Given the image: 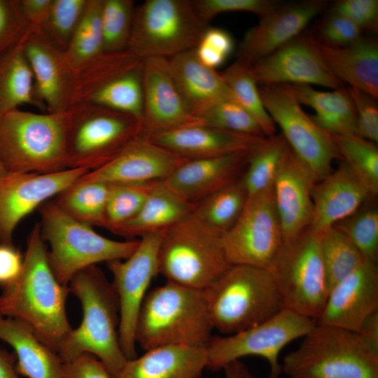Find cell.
Here are the masks:
<instances>
[{"mask_svg":"<svg viewBox=\"0 0 378 378\" xmlns=\"http://www.w3.org/2000/svg\"><path fill=\"white\" fill-rule=\"evenodd\" d=\"M45 244L40 225L36 223L27 239L20 275L2 288L0 313L26 323L43 344L57 353L73 329L66 311L70 291L54 275Z\"/></svg>","mask_w":378,"mask_h":378,"instance_id":"6da1fadb","label":"cell"},{"mask_svg":"<svg viewBox=\"0 0 378 378\" xmlns=\"http://www.w3.org/2000/svg\"><path fill=\"white\" fill-rule=\"evenodd\" d=\"M68 286L81 303L83 320L62 342L57 354L65 363L90 353L114 377L127 359L119 342L120 303L112 282L91 265L76 273Z\"/></svg>","mask_w":378,"mask_h":378,"instance_id":"7a4b0ae2","label":"cell"},{"mask_svg":"<svg viewBox=\"0 0 378 378\" xmlns=\"http://www.w3.org/2000/svg\"><path fill=\"white\" fill-rule=\"evenodd\" d=\"M213 329L202 290L167 281L146 295L135 342L144 351L168 345L206 347Z\"/></svg>","mask_w":378,"mask_h":378,"instance_id":"3957f363","label":"cell"},{"mask_svg":"<svg viewBox=\"0 0 378 378\" xmlns=\"http://www.w3.org/2000/svg\"><path fill=\"white\" fill-rule=\"evenodd\" d=\"M202 290L214 329L225 335L258 326L282 309L266 269L232 265Z\"/></svg>","mask_w":378,"mask_h":378,"instance_id":"277c9868","label":"cell"},{"mask_svg":"<svg viewBox=\"0 0 378 378\" xmlns=\"http://www.w3.org/2000/svg\"><path fill=\"white\" fill-rule=\"evenodd\" d=\"M68 116L16 108L0 120V163L7 173L50 174L69 169Z\"/></svg>","mask_w":378,"mask_h":378,"instance_id":"5b68a950","label":"cell"},{"mask_svg":"<svg viewBox=\"0 0 378 378\" xmlns=\"http://www.w3.org/2000/svg\"><path fill=\"white\" fill-rule=\"evenodd\" d=\"M38 210L41 235L50 246L48 260L62 285L68 286L76 273L89 266L127 258L138 246L139 239L116 241L100 235L53 201H47Z\"/></svg>","mask_w":378,"mask_h":378,"instance_id":"8992f818","label":"cell"},{"mask_svg":"<svg viewBox=\"0 0 378 378\" xmlns=\"http://www.w3.org/2000/svg\"><path fill=\"white\" fill-rule=\"evenodd\" d=\"M286 355L289 378H378V354L356 332L317 324Z\"/></svg>","mask_w":378,"mask_h":378,"instance_id":"52a82bcc","label":"cell"},{"mask_svg":"<svg viewBox=\"0 0 378 378\" xmlns=\"http://www.w3.org/2000/svg\"><path fill=\"white\" fill-rule=\"evenodd\" d=\"M230 265L223 234L193 213L164 230L158 250V268L168 281L204 290Z\"/></svg>","mask_w":378,"mask_h":378,"instance_id":"ba28073f","label":"cell"},{"mask_svg":"<svg viewBox=\"0 0 378 378\" xmlns=\"http://www.w3.org/2000/svg\"><path fill=\"white\" fill-rule=\"evenodd\" d=\"M269 271L282 309L316 321L330 290L320 234L308 227L296 237L284 241Z\"/></svg>","mask_w":378,"mask_h":378,"instance_id":"9c48e42d","label":"cell"},{"mask_svg":"<svg viewBox=\"0 0 378 378\" xmlns=\"http://www.w3.org/2000/svg\"><path fill=\"white\" fill-rule=\"evenodd\" d=\"M67 116L69 168L97 169L142 135L137 118L99 105L74 103Z\"/></svg>","mask_w":378,"mask_h":378,"instance_id":"30bf717a","label":"cell"},{"mask_svg":"<svg viewBox=\"0 0 378 378\" xmlns=\"http://www.w3.org/2000/svg\"><path fill=\"white\" fill-rule=\"evenodd\" d=\"M209 24L190 0H146L136 7L127 50L144 60L195 49Z\"/></svg>","mask_w":378,"mask_h":378,"instance_id":"8fae6325","label":"cell"},{"mask_svg":"<svg viewBox=\"0 0 378 378\" xmlns=\"http://www.w3.org/2000/svg\"><path fill=\"white\" fill-rule=\"evenodd\" d=\"M315 325L314 319L282 309L269 320L246 330L212 336L206 346V368L219 370L242 357L258 356L270 364L268 378H279L282 372L278 360L281 350L290 342L304 337Z\"/></svg>","mask_w":378,"mask_h":378,"instance_id":"7c38bea8","label":"cell"},{"mask_svg":"<svg viewBox=\"0 0 378 378\" xmlns=\"http://www.w3.org/2000/svg\"><path fill=\"white\" fill-rule=\"evenodd\" d=\"M259 92L266 111L281 129L289 147L316 181L325 178L333 170L334 160L342 159L331 135L302 110L288 85H265Z\"/></svg>","mask_w":378,"mask_h":378,"instance_id":"4fadbf2b","label":"cell"},{"mask_svg":"<svg viewBox=\"0 0 378 378\" xmlns=\"http://www.w3.org/2000/svg\"><path fill=\"white\" fill-rule=\"evenodd\" d=\"M284 242L273 185L249 195L234 225L223 234L229 263L268 270Z\"/></svg>","mask_w":378,"mask_h":378,"instance_id":"5bb4252c","label":"cell"},{"mask_svg":"<svg viewBox=\"0 0 378 378\" xmlns=\"http://www.w3.org/2000/svg\"><path fill=\"white\" fill-rule=\"evenodd\" d=\"M165 230L148 233L125 261L107 262L120 303L119 342L127 359L136 358L137 316L153 279L159 274L158 250Z\"/></svg>","mask_w":378,"mask_h":378,"instance_id":"9a60e30c","label":"cell"},{"mask_svg":"<svg viewBox=\"0 0 378 378\" xmlns=\"http://www.w3.org/2000/svg\"><path fill=\"white\" fill-rule=\"evenodd\" d=\"M261 86L290 84L317 85L332 90L345 87L330 70L310 33L300 35L251 66Z\"/></svg>","mask_w":378,"mask_h":378,"instance_id":"2e32d148","label":"cell"},{"mask_svg":"<svg viewBox=\"0 0 378 378\" xmlns=\"http://www.w3.org/2000/svg\"><path fill=\"white\" fill-rule=\"evenodd\" d=\"M88 172L69 168L50 174L7 173L1 178L0 243L13 244L14 231L24 218Z\"/></svg>","mask_w":378,"mask_h":378,"instance_id":"e0dca14e","label":"cell"},{"mask_svg":"<svg viewBox=\"0 0 378 378\" xmlns=\"http://www.w3.org/2000/svg\"><path fill=\"white\" fill-rule=\"evenodd\" d=\"M143 90L142 136L201 123L177 88L168 59L151 57L143 60Z\"/></svg>","mask_w":378,"mask_h":378,"instance_id":"ac0fdd59","label":"cell"},{"mask_svg":"<svg viewBox=\"0 0 378 378\" xmlns=\"http://www.w3.org/2000/svg\"><path fill=\"white\" fill-rule=\"evenodd\" d=\"M34 76V94L47 113H65L73 102L76 72L64 52L53 46L41 32L29 34L23 43Z\"/></svg>","mask_w":378,"mask_h":378,"instance_id":"d6986e66","label":"cell"},{"mask_svg":"<svg viewBox=\"0 0 378 378\" xmlns=\"http://www.w3.org/2000/svg\"><path fill=\"white\" fill-rule=\"evenodd\" d=\"M377 311V262L365 260L330 288L316 323L357 332L365 320Z\"/></svg>","mask_w":378,"mask_h":378,"instance_id":"ffe728a7","label":"cell"},{"mask_svg":"<svg viewBox=\"0 0 378 378\" xmlns=\"http://www.w3.org/2000/svg\"><path fill=\"white\" fill-rule=\"evenodd\" d=\"M78 102L127 113L141 122L144 106L143 61L138 63L131 59L120 58L104 63L88 78Z\"/></svg>","mask_w":378,"mask_h":378,"instance_id":"44dd1931","label":"cell"},{"mask_svg":"<svg viewBox=\"0 0 378 378\" xmlns=\"http://www.w3.org/2000/svg\"><path fill=\"white\" fill-rule=\"evenodd\" d=\"M327 4L323 0L280 4L260 17L259 22L245 33L239 46L237 59L251 66L270 55L300 35Z\"/></svg>","mask_w":378,"mask_h":378,"instance_id":"7402d4cb","label":"cell"},{"mask_svg":"<svg viewBox=\"0 0 378 378\" xmlns=\"http://www.w3.org/2000/svg\"><path fill=\"white\" fill-rule=\"evenodd\" d=\"M187 160L141 135L110 162L88 172L79 181L108 183L163 181Z\"/></svg>","mask_w":378,"mask_h":378,"instance_id":"603a6c76","label":"cell"},{"mask_svg":"<svg viewBox=\"0 0 378 378\" xmlns=\"http://www.w3.org/2000/svg\"><path fill=\"white\" fill-rule=\"evenodd\" d=\"M316 182L311 170L288 146L273 183L284 241L309 227L313 214L312 192Z\"/></svg>","mask_w":378,"mask_h":378,"instance_id":"cb8c5ba5","label":"cell"},{"mask_svg":"<svg viewBox=\"0 0 378 378\" xmlns=\"http://www.w3.org/2000/svg\"><path fill=\"white\" fill-rule=\"evenodd\" d=\"M254 148L217 157L188 159L162 181L177 195L195 204L240 179Z\"/></svg>","mask_w":378,"mask_h":378,"instance_id":"d4e9b609","label":"cell"},{"mask_svg":"<svg viewBox=\"0 0 378 378\" xmlns=\"http://www.w3.org/2000/svg\"><path fill=\"white\" fill-rule=\"evenodd\" d=\"M338 167L316 182L312 192L309 228L321 233L354 213L371 196L367 187L342 159Z\"/></svg>","mask_w":378,"mask_h":378,"instance_id":"484cf974","label":"cell"},{"mask_svg":"<svg viewBox=\"0 0 378 378\" xmlns=\"http://www.w3.org/2000/svg\"><path fill=\"white\" fill-rule=\"evenodd\" d=\"M144 137L188 159L212 158L249 150L266 138L227 131L202 123Z\"/></svg>","mask_w":378,"mask_h":378,"instance_id":"4316f807","label":"cell"},{"mask_svg":"<svg viewBox=\"0 0 378 378\" xmlns=\"http://www.w3.org/2000/svg\"><path fill=\"white\" fill-rule=\"evenodd\" d=\"M206 365V347L162 346L127 359L112 378H200Z\"/></svg>","mask_w":378,"mask_h":378,"instance_id":"83f0119b","label":"cell"},{"mask_svg":"<svg viewBox=\"0 0 378 378\" xmlns=\"http://www.w3.org/2000/svg\"><path fill=\"white\" fill-rule=\"evenodd\" d=\"M168 59L173 79L196 118L215 102H236L222 74L202 64L195 49Z\"/></svg>","mask_w":378,"mask_h":378,"instance_id":"f1b7e54d","label":"cell"},{"mask_svg":"<svg viewBox=\"0 0 378 378\" xmlns=\"http://www.w3.org/2000/svg\"><path fill=\"white\" fill-rule=\"evenodd\" d=\"M318 46L332 73L349 87L363 90L378 98V43L360 36L353 43L334 47L318 39Z\"/></svg>","mask_w":378,"mask_h":378,"instance_id":"f546056e","label":"cell"},{"mask_svg":"<svg viewBox=\"0 0 378 378\" xmlns=\"http://www.w3.org/2000/svg\"><path fill=\"white\" fill-rule=\"evenodd\" d=\"M0 340L14 349L16 368L28 378H64L60 357L43 344L26 323L0 313Z\"/></svg>","mask_w":378,"mask_h":378,"instance_id":"4dcf8cb0","label":"cell"},{"mask_svg":"<svg viewBox=\"0 0 378 378\" xmlns=\"http://www.w3.org/2000/svg\"><path fill=\"white\" fill-rule=\"evenodd\" d=\"M195 205L158 182L138 213L111 232L130 240L167 230L193 213Z\"/></svg>","mask_w":378,"mask_h":378,"instance_id":"1f68e13d","label":"cell"},{"mask_svg":"<svg viewBox=\"0 0 378 378\" xmlns=\"http://www.w3.org/2000/svg\"><path fill=\"white\" fill-rule=\"evenodd\" d=\"M288 85L300 104L315 110L310 117L318 126L332 134L358 136L356 113L347 88L321 92L309 85Z\"/></svg>","mask_w":378,"mask_h":378,"instance_id":"d6a6232c","label":"cell"},{"mask_svg":"<svg viewBox=\"0 0 378 378\" xmlns=\"http://www.w3.org/2000/svg\"><path fill=\"white\" fill-rule=\"evenodd\" d=\"M23 43L0 59V120L22 104L41 108L34 94L33 73Z\"/></svg>","mask_w":378,"mask_h":378,"instance_id":"836d02e7","label":"cell"},{"mask_svg":"<svg viewBox=\"0 0 378 378\" xmlns=\"http://www.w3.org/2000/svg\"><path fill=\"white\" fill-rule=\"evenodd\" d=\"M111 183L78 181L53 202L73 218L91 227H104Z\"/></svg>","mask_w":378,"mask_h":378,"instance_id":"e575fe53","label":"cell"},{"mask_svg":"<svg viewBox=\"0 0 378 378\" xmlns=\"http://www.w3.org/2000/svg\"><path fill=\"white\" fill-rule=\"evenodd\" d=\"M248 197L241 177L195 203L193 214L223 234L237 222Z\"/></svg>","mask_w":378,"mask_h":378,"instance_id":"d590c367","label":"cell"},{"mask_svg":"<svg viewBox=\"0 0 378 378\" xmlns=\"http://www.w3.org/2000/svg\"><path fill=\"white\" fill-rule=\"evenodd\" d=\"M103 0H88L82 19L64 52L76 73L104 53L102 29Z\"/></svg>","mask_w":378,"mask_h":378,"instance_id":"8d00e7d4","label":"cell"},{"mask_svg":"<svg viewBox=\"0 0 378 378\" xmlns=\"http://www.w3.org/2000/svg\"><path fill=\"white\" fill-rule=\"evenodd\" d=\"M221 74L236 102L257 120L267 137L274 135L276 125L262 104L251 65L237 59Z\"/></svg>","mask_w":378,"mask_h":378,"instance_id":"74e56055","label":"cell"},{"mask_svg":"<svg viewBox=\"0 0 378 378\" xmlns=\"http://www.w3.org/2000/svg\"><path fill=\"white\" fill-rule=\"evenodd\" d=\"M288 146L282 134H274L266 137L253 150L242 176L249 195L273 185Z\"/></svg>","mask_w":378,"mask_h":378,"instance_id":"f35d334b","label":"cell"},{"mask_svg":"<svg viewBox=\"0 0 378 378\" xmlns=\"http://www.w3.org/2000/svg\"><path fill=\"white\" fill-rule=\"evenodd\" d=\"M320 239L323 265L330 290L334 285L360 267L365 259L349 239L335 227L320 233Z\"/></svg>","mask_w":378,"mask_h":378,"instance_id":"ab89813d","label":"cell"},{"mask_svg":"<svg viewBox=\"0 0 378 378\" xmlns=\"http://www.w3.org/2000/svg\"><path fill=\"white\" fill-rule=\"evenodd\" d=\"M330 134L341 158L363 181L371 196L376 197L378 193V148L376 144L357 135Z\"/></svg>","mask_w":378,"mask_h":378,"instance_id":"60d3db41","label":"cell"},{"mask_svg":"<svg viewBox=\"0 0 378 378\" xmlns=\"http://www.w3.org/2000/svg\"><path fill=\"white\" fill-rule=\"evenodd\" d=\"M333 227L349 239L365 260L377 262L378 209L375 197H370L354 213Z\"/></svg>","mask_w":378,"mask_h":378,"instance_id":"b9f144b4","label":"cell"},{"mask_svg":"<svg viewBox=\"0 0 378 378\" xmlns=\"http://www.w3.org/2000/svg\"><path fill=\"white\" fill-rule=\"evenodd\" d=\"M135 8L132 0H103L101 21L104 52L127 50Z\"/></svg>","mask_w":378,"mask_h":378,"instance_id":"7bdbcfd3","label":"cell"},{"mask_svg":"<svg viewBox=\"0 0 378 378\" xmlns=\"http://www.w3.org/2000/svg\"><path fill=\"white\" fill-rule=\"evenodd\" d=\"M158 182L111 183L104 228L112 232L134 216Z\"/></svg>","mask_w":378,"mask_h":378,"instance_id":"ee69618b","label":"cell"},{"mask_svg":"<svg viewBox=\"0 0 378 378\" xmlns=\"http://www.w3.org/2000/svg\"><path fill=\"white\" fill-rule=\"evenodd\" d=\"M88 3V0H52L41 32L57 48L65 52Z\"/></svg>","mask_w":378,"mask_h":378,"instance_id":"f6af8a7d","label":"cell"},{"mask_svg":"<svg viewBox=\"0 0 378 378\" xmlns=\"http://www.w3.org/2000/svg\"><path fill=\"white\" fill-rule=\"evenodd\" d=\"M202 124L237 133L267 137L262 127L237 102H215L199 114Z\"/></svg>","mask_w":378,"mask_h":378,"instance_id":"bcb514c9","label":"cell"},{"mask_svg":"<svg viewBox=\"0 0 378 378\" xmlns=\"http://www.w3.org/2000/svg\"><path fill=\"white\" fill-rule=\"evenodd\" d=\"M198 15L209 22L216 15L226 12H251L259 18L272 10L281 4L271 0H190Z\"/></svg>","mask_w":378,"mask_h":378,"instance_id":"7dc6e473","label":"cell"},{"mask_svg":"<svg viewBox=\"0 0 378 378\" xmlns=\"http://www.w3.org/2000/svg\"><path fill=\"white\" fill-rule=\"evenodd\" d=\"M234 42L226 30L209 27L195 49L200 62L215 69L222 65L233 52Z\"/></svg>","mask_w":378,"mask_h":378,"instance_id":"c3c4849f","label":"cell"},{"mask_svg":"<svg viewBox=\"0 0 378 378\" xmlns=\"http://www.w3.org/2000/svg\"><path fill=\"white\" fill-rule=\"evenodd\" d=\"M28 35L16 0H0V59Z\"/></svg>","mask_w":378,"mask_h":378,"instance_id":"681fc988","label":"cell"},{"mask_svg":"<svg viewBox=\"0 0 378 378\" xmlns=\"http://www.w3.org/2000/svg\"><path fill=\"white\" fill-rule=\"evenodd\" d=\"M318 32L319 41L334 47L350 45L362 36L361 30L354 22L332 11L320 22Z\"/></svg>","mask_w":378,"mask_h":378,"instance_id":"f907efd6","label":"cell"},{"mask_svg":"<svg viewBox=\"0 0 378 378\" xmlns=\"http://www.w3.org/2000/svg\"><path fill=\"white\" fill-rule=\"evenodd\" d=\"M358 122V136L377 144L378 141V106L377 99L359 89L347 87Z\"/></svg>","mask_w":378,"mask_h":378,"instance_id":"816d5d0a","label":"cell"},{"mask_svg":"<svg viewBox=\"0 0 378 378\" xmlns=\"http://www.w3.org/2000/svg\"><path fill=\"white\" fill-rule=\"evenodd\" d=\"M330 11L346 17L361 31H377V0H340L333 4Z\"/></svg>","mask_w":378,"mask_h":378,"instance_id":"f5cc1de1","label":"cell"},{"mask_svg":"<svg viewBox=\"0 0 378 378\" xmlns=\"http://www.w3.org/2000/svg\"><path fill=\"white\" fill-rule=\"evenodd\" d=\"M64 378H112L103 363L94 355L84 353L63 364Z\"/></svg>","mask_w":378,"mask_h":378,"instance_id":"db71d44e","label":"cell"},{"mask_svg":"<svg viewBox=\"0 0 378 378\" xmlns=\"http://www.w3.org/2000/svg\"><path fill=\"white\" fill-rule=\"evenodd\" d=\"M24 258L13 244L0 243V287L15 281L22 270Z\"/></svg>","mask_w":378,"mask_h":378,"instance_id":"11a10c76","label":"cell"},{"mask_svg":"<svg viewBox=\"0 0 378 378\" xmlns=\"http://www.w3.org/2000/svg\"><path fill=\"white\" fill-rule=\"evenodd\" d=\"M18 10L29 34L41 32L52 0H16Z\"/></svg>","mask_w":378,"mask_h":378,"instance_id":"9f6ffc18","label":"cell"},{"mask_svg":"<svg viewBox=\"0 0 378 378\" xmlns=\"http://www.w3.org/2000/svg\"><path fill=\"white\" fill-rule=\"evenodd\" d=\"M357 333L373 351L378 354V311L365 320Z\"/></svg>","mask_w":378,"mask_h":378,"instance_id":"6f0895ef","label":"cell"},{"mask_svg":"<svg viewBox=\"0 0 378 378\" xmlns=\"http://www.w3.org/2000/svg\"><path fill=\"white\" fill-rule=\"evenodd\" d=\"M17 358L0 346V378H20L16 368Z\"/></svg>","mask_w":378,"mask_h":378,"instance_id":"680465c9","label":"cell"},{"mask_svg":"<svg viewBox=\"0 0 378 378\" xmlns=\"http://www.w3.org/2000/svg\"><path fill=\"white\" fill-rule=\"evenodd\" d=\"M226 378H257L239 360H236L226 365L223 368Z\"/></svg>","mask_w":378,"mask_h":378,"instance_id":"91938a15","label":"cell"},{"mask_svg":"<svg viewBox=\"0 0 378 378\" xmlns=\"http://www.w3.org/2000/svg\"><path fill=\"white\" fill-rule=\"evenodd\" d=\"M6 174L7 172L3 167L2 164L0 163V178L4 177Z\"/></svg>","mask_w":378,"mask_h":378,"instance_id":"94428289","label":"cell"}]
</instances>
